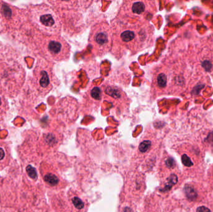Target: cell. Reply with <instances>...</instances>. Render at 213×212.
<instances>
[{
    "label": "cell",
    "mask_w": 213,
    "mask_h": 212,
    "mask_svg": "<svg viewBox=\"0 0 213 212\" xmlns=\"http://www.w3.org/2000/svg\"><path fill=\"white\" fill-rule=\"evenodd\" d=\"M72 203L74 205V206L77 208V209H82L84 207V204L82 202V200L79 199L78 197H74L72 199Z\"/></svg>",
    "instance_id": "13"
},
{
    "label": "cell",
    "mask_w": 213,
    "mask_h": 212,
    "mask_svg": "<svg viewBox=\"0 0 213 212\" xmlns=\"http://www.w3.org/2000/svg\"><path fill=\"white\" fill-rule=\"evenodd\" d=\"M202 66L206 70V71H209L212 67V64L208 60H205L202 63Z\"/></svg>",
    "instance_id": "17"
},
{
    "label": "cell",
    "mask_w": 213,
    "mask_h": 212,
    "mask_svg": "<svg viewBox=\"0 0 213 212\" xmlns=\"http://www.w3.org/2000/svg\"><path fill=\"white\" fill-rule=\"evenodd\" d=\"M152 145V142L149 140L143 141L139 145V150L141 152H145L150 149Z\"/></svg>",
    "instance_id": "10"
},
{
    "label": "cell",
    "mask_w": 213,
    "mask_h": 212,
    "mask_svg": "<svg viewBox=\"0 0 213 212\" xmlns=\"http://www.w3.org/2000/svg\"><path fill=\"white\" fill-rule=\"evenodd\" d=\"M1 104V99H0V105Z\"/></svg>",
    "instance_id": "21"
},
{
    "label": "cell",
    "mask_w": 213,
    "mask_h": 212,
    "mask_svg": "<svg viewBox=\"0 0 213 212\" xmlns=\"http://www.w3.org/2000/svg\"><path fill=\"white\" fill-rule=\"evenodd\" d=\"M166 165L169 168H173L175 166V161L172 158H169L166 160Z\"/></svg>",
    "instance_id": "14"
},
{
    "label": "cell",
    "mask_w": 213,
    "mask_h": 212,
    "mask_svg": "<svg viewBox=\"0 0 213 212\" xmlns=\"http://www.w3.org/2000/svg\"><path fill=\"white\" fill-rule=\"evenodd\" d=\"M156 84L160 88H163L166 86L167 84V76L164 73H159L157 75L155 78Z\"/></svg>",
    "instance_id": "6"
},
{
    "label": "cell",
    "mask_w": 213,
    "mask_h": 212,
    "mask_svg": "<svg viewBox=\"0 0 213 212\" xmlns=\"http://www.w3.org/2000/svg\"><path fill=\"white\" fill-rule=\"evenodd\" d=\"M3 13H4V15L6 17L10 18L11 16V11L8 6H6V5H4L3 6Z\"/></svg>",
    "instance_id": "16"
},
{
    "label": "cell",
    "mask_w": 213,
    "mask_h": 212,
    "mask_svg": "<svg viewBox=\"0 0 213 212\" xmlns=\"http://www.w3.org/2000/svg\"><path fill=\"white\" fill-rule=\"evenodd\" d=\"M178 182V177L175 174H172L169 176L168 179V182L165 185L164 188L162 190V191L166 192L171 190L172 187L176 184Z\"/></svg>",
    "instance_id": "8"
},
{
    "label": "cell",
    "mask_w": 213,
    "mask_h": 212,
    "mask_svg": "<svg viewBox=\"0 0 213 212\" xmlns=\"http://www.w3.org/2000/svg\"><path fill=\"white\" fill-rule=\"evenodd\" d=\"M87 95V98L92 99V105H94V108H97L102 100V90L98 87H94L88 91Z\"/></svg>",
    "instance_id": "4"
},
{
    "label": "cell",
    "mask_w": 213,
    "mask_h": 212,
    "mask_svg": "<svg viewBox=\"0 0 213 212\" xmlns=\"http://www.w3.org/2000/svg\"><path fill=\"white\" fill-rule=\"evenodd\" d=\"M113 44L117 42L133 55L151 46L153 28L148 21L138 20L129 24L124 19L117 18L112 21Z\"/></svg>",
    "instance_id": "1"
},
{
    "label": "cell",
    "mask_w": 213,
    "mask_h": 212,
    "mask_svg": "<svg viewBox=\"0 0 213 212\" xmlns=\"http://www.w3.org/2000/svg\"><path fill=\"white\" fill-rule=\"evenodd\" d=\"M196 212H211V210L204 206H201L199 207L196 209Z\"/></svg>",
    "instance_id": "18"
},
{
    "label": "cell",
    "mask_w": 213,
    "mask_h": 212,
    "mask_svg": "<svg viewBox=\"0 0 213 212\" xmlns=\"http://www.w3.org/2000/svg\"><path fill=\"white\" fill-rule=\"evenodd\" d=\"M46 140L47 141V143L49 144H53L55 141L54 136L51 135V134H49V135H47V136L46 138Z\"/></svg>",
    "instance_id": "15"
},
{
    "label": "cell",
    "mask_w": 213,
    "mask_h": 212,
    "mask_svg": "<svg viewBox=\"0 0 213 212\" xmlns=\"http://www.w3.org/2000/svg\"><path fill=\"white\" fill-rule=\"evenodd\" d=\"M184 193L189 201H194L197 197V194L195 189L191 186H186L184 188Z\"/></svg>",
    "instance_id": "5"
},
{
    "label": "cell",
    "mask_w": 213,
    "mask_h": 212,
    "mask_svg": "<svg viewBox=\"0 0 213 212\" xmlns=\"http://www.w3.org/2000/svg\"><path fill=\"white\" fill-rule=\"evenodd\" d=\"M26 171L28 175H29L32 179H35L37 178L36 171V169L34 167H33L31 166H28L26 167Z\"/></svg>",
    "instance_id": "11"
},
{
    "label": "cell",
    "mask_w": 213,
    "mask_h": 212,
    "mask_svg": "<svg viewBox=\"0 0 213 212\" xmlns=\"http://www.w3.org/2000/svg\"><path fill=\"white\" fill-rule=\"evenodd\" d=\"M41 78L39 80L40 85L42 88H46L49 86V85L51 83L49 75L45 70H42V71L41 72Z\"/></svg>",
    "instance_id": "7"
},
{
    "label": "cell",
    "mask_w": 213,
    "mask_h": 212,
    "mask_svg": "<svg viewBox=\"0 0 213 212\" xmlns=\"http://www.w3.org/2000/svg\"><path fill=\"white\" fill-rule=\"evenodd\" d=\"M206 141H207L208 143H213V132H210L206 139H205Z\"/></svg>",
    "instance_id": "19"
},
{
    "label": "cell",
    "mask_w": 213,
    "mask_h": 212,
    "mask_svg": "<svg viewBox=\"0 0 213 212\" xmlns=\"http://www.w3.org/2000/svg\"><path fill=\"white\" fill-rule=\"evenodd\" d=\"M181 161L184 166L186 167H191L193 166V162L186 154H183L181 157Z\"/></svg>",
    "instance_id": "12"
},
{
    "label": "cell",
    "mask_w": 213,
    "mask_h": 212,
    "mask_svg": "<svg viewBox=\"0 0 213 212\" xmlns=\"http://www.w3.org/2000/svg\"><path fill=\"white\" fill-rule=\"evenodd\" d=\"M89 44L92 54L97 57H102L112 50L113 31L106 21H98L91 27Z\"/></svg>",
    "instance_id": "2"
},
{
    "label": "cell",
    "mask_w": 213,
    "mask_h": 212,
    "mask_svg": "<svg viewBox=\"0 0 213 212\" xmlns=\"http://www.w3.org/2000/svg\"><path fill=\"white\" fill-rule=\"evenodd\" d=\"M154 1H125L121 5L117 18H137V20L148 21L155 12Z\"/></svg>",
    "instance_id": "3"
},
{
    "label": "cell",
    "mask_w": 213,
    "mask_h": 212,
    "mask_svg": "<svg viewBox=\"0 0 213 212\" xmlns=\"http://www.w3.org/2000/svg\"><path fill=\"white\" fill-rule=\"evenodd\" d=\"M4 157V152L2 148L0 147V160H2Z\"/></svg>",
    "instance_id": "20"
},
{
    "label": "cell",
    "mask_w": 213,
    "mask_h": 212,
    "mask_svg": "<svg viewBox=\"0 0 213 212\" xmlns=\"http://www.w3.org/2000/svg\"><path fill=\"white\" fill-rule=\"evenodd\" d=\"M44 180L46 182H47L51 186H54L57 185V183L59 182V179L57 177L52 174H48L44 177Z\"/></svg>",
    "instance_id": "9"
}]
</instances>
